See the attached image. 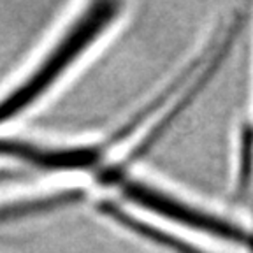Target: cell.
I'll return each mask as SVG.
<instances>
[{
    "label": "cell",
    "instance_id": "obj_1",
    "mask_svg": "<svg viewBox=\"0 0 253 253\" xmlns=\"http://www.w3.org/2000/svg\"><path fill=\"white\" fill-rule=\"evenodd\" d=\"M123 5L120 2H93L81 12L78 20L65 30L58 42L49 49L46 58L0 100V125L21 115L34 106L53 84L65 74L72 63L115 23Z\"/></svg>",
    "mask_w": 253,
    "mask_h": 253
},
{
    "label": "cell",
    "instance_id": "obj_2",
    "mask_svg": "<svg viewBox=\"0 0 253 253\" xmlns=\"http://www.w3.org/2000/svg\"><path fill=\"white\" fill-rule=\"evenodd\" d=\"M118 183H122L120 185L122 194L132 204L141 206L144 210L174 223H179L194 232L216 237L220 241L253 253V230L243 227L241 223L206 211L181 199H176L174 195L166 194L160 188H155L142 181L123 178Z\"/></svg>",
    "mask_w": 253,
    "mask_h": 253
},
{
    "label": "cell",
    "instance_id": "obj_3",
    "mask_svg": "<svg viewBox=\"0 0 253 253\" xmlns=\"http://www.w3.org/2000/svg\"><path fill=\"white\" fill-rule=\"evenodd\" d=\"M0 157L12 158L41 170H86L100 164L104 146H42L0 137Z\"/></svg>",
    "mask_w": 253,
    "mask_h": 253
},
{
    "label": "cell",
    "instance_id": "obj_4",
    "mask_svg": "<svg viewBox=\"0 0 253 253\" xmlns=\"http://www.w3.org/2000/svg\"><path fill=\"white\" fill-rule=\"evenodd\" d=\"M97 211H99L102 216L109 218L111 221H116L120 227L130 230L135 236L146 239V241L153 243V245L160 246L164 250H169L172 253H206L202 252L197 246L190 245V243L179 239L178 236H174L170 232L158 229L155 225H150L148 221H142L139 218H135L134 214L126 213L123 208H120L116 202L113 201H100L97 204Z\"/></svg>",
    "mask_w": 253,
    "mask_h": 253
},
{
    "label": "cell",
    "instance_id": "obj_5",
    "mask_svg": "<svg viewBox=\"0 0 253 253\" xmlns=\"http://www.w3.org/2000/svg\"><path fill=\"white\" fill-rule=\"evenodd\" d=\"M86 197V192L81 188H69L60 190L55 194H47L42 197L21 199V201L5 202L0 204V223L25 220V218L41 216V214L53 213L56 210L74 206Z\"/></svg>",
    "mask_w": 253,
    "mask_h": 253
},
{
    "label": "cell",
    "instance_id": "obj_6",
    "mask_svg": "<svg viewBox=\"0 0 253 253\" xmlns=\"http://www.w3.org/2000/svg\"><path fill=\"white\" fill-rule=\"evenodd\" d=\"M12 178H16V172H12V170H0V183Z\"/></svg>",
    "mask_w": 253,
    "mask_h": 253
}]
</instances>
